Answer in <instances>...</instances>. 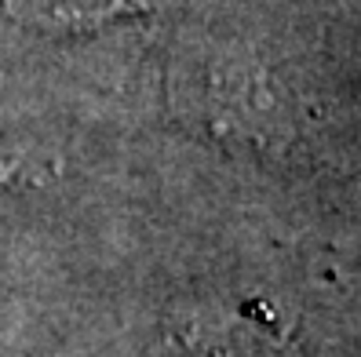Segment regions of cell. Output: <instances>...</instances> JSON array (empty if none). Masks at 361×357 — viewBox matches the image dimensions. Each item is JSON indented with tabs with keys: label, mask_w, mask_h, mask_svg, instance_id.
<instances>
[{
	"label": "cell",
	"mask_w": 361,
	"mask_h": 357,
	"mask_svg": "<svg viewBox=\"0 0 361 357\" xmlns=\"http://www.w3.org/2000/svg\"><path fill=\"white\" fill-rule=\"evenodd\" d=\"M11 18L51 33H88L154 11V0H4Z\"/></svg>",
	"instance_id": "cell-1"
},
{
	"label": "cell",
	"mask_w": 361,
	"mask_h": 357,
	"mask_svg": "<svg viewBox=\"0 0 361 357\" xmlns=\"http://www.w3.org/2000/svg\"><path fill=\"white\" fill-rule=\"evenodd\" d=\"M55 168H59L55 157H44L37 150L0 157V204H4L8 194H23V190H30V186L44 182Z\"/></svg>",
	"instance_id": "cell-2"
}]
</instances>
